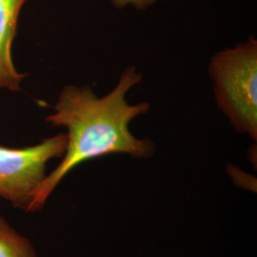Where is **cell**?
Wrapping results in <instances>:
<instances>
[{"label": "cell", "instance_id": "cell-1", "mask_svg": "<svg viewBox=\"0 0 257 257\" xmlns=\"http://www.w3.org/2000/svg\"><path fill=\"white\" fill-rule=\"evenodd\" d=\"M142 74L131 66L120 76L116 86L98 97L89 86H66L55 106V112L46 121L68 130L63 159L46 175L33 193L26 211H39L50 194L73 169L83 162L110 154H127L148 158L156 152L150 139H138L130 131V123L147 113L150 104L130 105L126 96L141 82Z\"/></svg>", "mask_w": 257, "mask_h": 257}, {"label": "cell", "instance_id": "cell-2", "mask_svg": "<svg viewBox=\"0 0 257 257\" xmlns=\"http://www.w3.org/2000/svg\"><path fill=\"white\" fill-rule=\"evenodd\" d=\"M216 106L239 134L257 138V40L248 37L210 60Z\"/></svg>", "mask_w": 257, "mask_h": 257}, {"label": "cell", "instance_id": "cell-3", "mask_svg": "<svg viewBox=\"0 0 257 257\" xmlns=\"http://www.w3.org/2000/svg\"><path fill=\"white\" fill-rule=\"evenodd\" d=\"M67 135L47 138L31 147L0 146V197L26 210L32 195L46 176L48 162L63 156Z\"/></svg>", "mask_w": 257, "mask_h": 257}, {"label": "cell", "instance_id": "cell-4", "mask_svg": "<svg viewBox=\"0 0 257 257\" xmlns=\"http://www.w3.org/2000/svg\"><path fill=\"white\" fill-rule=\"evenodd\" d=\"M27 0H0V90H20L25 74H19L12 59V44L17 36L19 14Z\"/></svg>", "mask_w": 257, "mask_h": 257}, {"label": "cell", "instance_id": "cell-5", "mask_svg": "<svg viewBox=\"0 0 257 257\" xmlns=\"http://www.w3.org/2000/svg\"><path fill=\"white\" fill-rule=\"evenodd\" d=\"M0 257H37L34 246L0 214Z\"/></svg>", "mask_w": 257, "mask_h": 257}, {"label": "cell", "instance_id": "cell-6", "mask_svg": "<svg viewBox=\"0 0 257 257\" xmlns=\"http://www.w3.org/2000/svg\"><path fill=\"white\" fill-rule=\"evenodd\" d=\"M113 6L122 9L128 5H132L138 10H145L156 3V0H110Z\"/></svg>", "mask_w": 257, "mask_h": 257}]
</instances>
